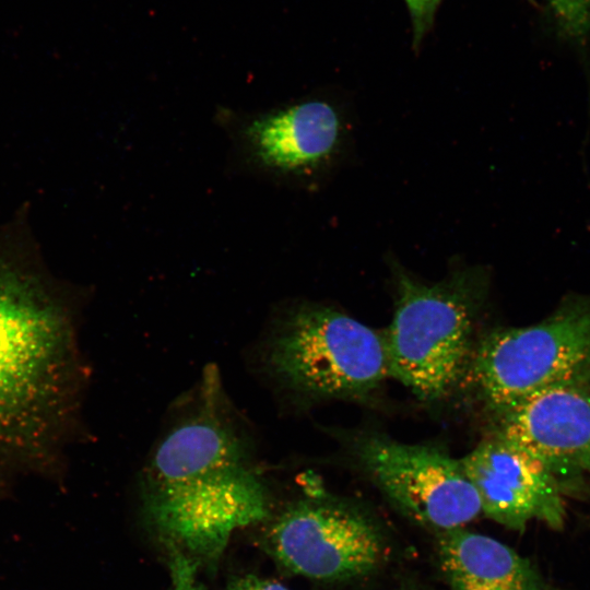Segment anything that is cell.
Returning <instances> with one entry per match:
<instances>
[{"label": "cell", "instance_id": "1", "mask_svg": "<svg viewBox=\"0 0 590 590\" xmlns=\"http://www.w3.org/2000/svg\"><path fill=\"white\" fill-rule=\"evenodd\" d=\"M72 306L26 223L0 226V468L43 469L69 441L83 370Z\"/></svg>", "mask_w": 590, "mask_h": 590}, {"label": "cell", "instance_id": "12", "mask_svg": "<svg viewBox=\"0 0 590 590\" xmlns=\"http://www.w3.org/2000/svg\"><path fill=\"white\" fill-rule=\"evenodd\" d=\"M559 31L570 39H585L590 33V0H550Z\"/></svg>", "mask_w": 590, "mask_h": 590}, {"label": "cell", "instance_id": "2", "mask_svg": "<svg viewBox=\"0 0 590 590\" xmlns=\"http://www.w3.org/2000/svg\"><path fill=\"white\" fill-rule=\"evenodd\" d=\"M227 406L216 371H206L192 404L161 437L145 470L150 519L185 554L217 556L237 529L269 514L252 442Z\"/></svg>", "mask_w": 590, "mask_h": 590}, {"label": "cell", "instance_id": "15", "mask_svg": "<svg viewBox=\"0 0 590 590\" xmlns=\"http://www.w3.org/2000/svg\"><path fill=\"white\" fill-rule=\"evenodd\" d=\"M228 590H290L280 582L256 576H247L233 582Z\"/></svg>", "mask_w": 590, "mask_h": 590}, {"label": "cell", "instance_id": "5", "mask_svg": "<svg viewBox=\"0 0 590 590\" xmlns=\"http://www.w3.org/2000/svg\"><path fill=\"white\" fill-rule=\"evenodd\" d=\"M467 371L497 414L545 389L589 387L590 295L567 297L538 323L489 332Z\"/></svg>", "mask_w": 590, "mask_h": 590}, {"label": "cell", "instance_id": "13", "mask_svg": "<svg viewBox=\"0 0 590 590\" xmlns=\"http://www.w3.org/2000/svg\"><path fill=\"white\" fill-rule=\"evenodd\" d=\"M410 12L413 44L420 45L425 33L433 24L436 10L441 0H404Z\"/></svg>", "mask_w": 590, "mask_h": 590}, {"label": "cell", "instance_id": "14", "mask_svg": "<svg viewBox=\"0 0 590 590\" xmlns=\"http://www.w3.org/2000/svg\"><path fill=\"white\" fill-rule=\"evenodd\" d=\"M169 566L173 580L172 590H197L196 565L190 556L172 547Z\"/></svg>", "mask_w": 590, "mask_h": 590}, {"label": "cell", "instance_id": "10", "mask_svg": "<svg viewBox=\"0 0 590 590\" xmlns=\"http://www.w3.org/2000/svg\"><path fill=\"white\" fill-rule=\"evenodd\" d=\"M495 434L540 461L559 485L562 480L590 475L589 387L536 392L498 413Z\"/></svg>", "mask_w": 590, "mask_h": 590}, {"label": "cell", "instance_id": "8", "mask_svg": "<svg viewBox=\"0 0 590 590\" xmlns=\"http://www.w3.org/2000/svg\"><path fill=\"white\" fill-rule=\"evenodd\" d=\"M268 539L284 567L317 580L359 577L385 554L382 536L369 519L330 500L293 504L271 526Z\"/></svg>", "mask_w": 590, "mask_h": 590}, {"label": "cell", "instance_id": "6", "mask_svg": "<svg viewBox=\"0 0 590 590\" xmlns=\"http://www.w3.org/2000/svg\"><path fill=\"white\" fill-rule=\"evenodd\" d=\"M214 119L229 140L232 166L279 186L303 182L323 170L342 137L339 111L322 98L255 111L219 106Z\"/></svg>", "mask_w": 590, "mask_h": 590}, {"label": "cell", "instance_id": "4", "mask_svg": "<svg viewBox=\"0 0 590 590\" xmlns=\"http://www.w3.org/2000/svg\"><path fill=\"white\" fill-rule=\"evenodd\" d=\"M262 363L279 387L312 399L362 397L390 377L384 333L318 304L275 318Z\"/></svg>", "mask_w": 590, "mask_h": 590}, {"label": "cell", "instance_id": "11", "mask_svg": "<svg viewBox=\"0 0 590 590\" xmlns=\"http://www.w3.org/2000/svg\"><path fill=\"white\" fill-rule=\"evenodd\" d=\"M438 559L455 590H551L529 559L462 528L438 532Z\"/></svg>", "mask_w": 590, "mask_h": 590}, {"label": "cell", "instance_id": "9", "mask_svg": "<svg viewBox=\"0 0 590 590\" xmlns=\"http://www.w3.org/2000/svg\"><path fill=\"white\" fill-rule=\"evenodd\" d=\"M460 461L487 518L515 531L534 519L552 529L563 527L562 486L524 450L495 434Z\"/></svg>", "mask_w": 590, "mask_h": 590}, {"label": "cell", "instance_id": "3", "mask_svg": "<svg viewBox=\"0 0 590 590\" xmlns=\"http://www.w3.org/2000/svg\"><path fill=\"white\" fill-rule=\"evenodd\" d=\"M392 267L398 298L391 323L384 332L389 376L422 400H438L468 370L487 273L470 267L427 284L410 276L399 264Z\"/></svg>", "mask_w": 590, "mask_h": 590}, {"label": "cell", "instance_id": "7", "mask_svg": "<svg viewBox=\"0 0 590 590\" xmlns=\"http://www.w3.org/2000/svg\"><path fill=\"white\" fill-rule=\"evenodd\" d=\"M356 457L382 494L403 515L437 532L462 528L482 514L461 461L430 445L366 435Z\"/></svg>", "mask_w": 590, "mask_h": 590}]
</instances>
